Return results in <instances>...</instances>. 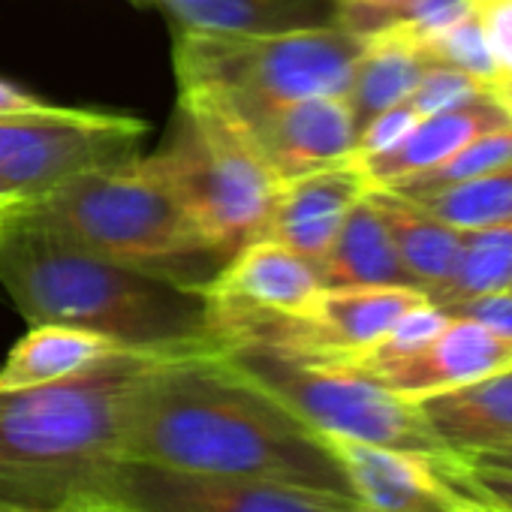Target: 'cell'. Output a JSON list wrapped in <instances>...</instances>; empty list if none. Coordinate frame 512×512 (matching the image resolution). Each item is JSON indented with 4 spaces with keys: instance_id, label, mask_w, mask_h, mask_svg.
I'll return each instance as SVG.
<instances>
[{
    "instance_id": "cell-1",
    "label": "cell",
    "mask_w": 512,
    "mask_h": 512,
    "mask_svg": "<svg viewBox=\"0 0 512 512\" xmlns=\"http://www.w3.org/2000/svg\"><path fill=\"white\" fill-rule=\"evenodd\" d=\"M124 458L353 497L329 437L232 368L223 353L160 359L148 368L133 398Z\"/></svg>"
},
{
    "instance_id": "cell-2",
    "label": "cell",
    "mask_w": 512,
    "mask_h": 512,
    "mask_svg": "<svg viewBox=\"0 0 512 512\" xmlns=\"http://www.w3.org/2000/svg\"><path fill=\"white\" fill-rule=\"evenodd\" d=\"M0 284L31 326L85 329L154 359L223 353L205 290L97 256L19 205L0 229Z\"/></svg>"
},
{
    "instance_id": "cell-3",
    "label": "cell",
    "mask_w": 512,
    "mask_h": 512,
    "mask_svg": "<svg viewBox=\"0 0 512 512\" xmlns=\"http://www.w3.org/2000/svg\"><path fill=\"white\" fill-rule=\"evenodd\" d=\"M160 362L115 353L73 377L0 392V512H49L97 494L124 440L136 389Z\"/></svg>"
},
{
    "instance_id": "cell-4",
    "label": "cell",
    "mask_w": 512,
    "mask_h": 512,
    "mask_svg": "<svg viewBox=\"0 0 512 512\" xmlns=\"http://www.w3.org/2000/svg\"><path fill=\"white\" fill-rule=\"evenodd\" d=\"M19 208L97 256L187 287L205 290L229 263L151 157L79 175Z\"/></svg>"
},
{
    "instance_id": "cell-5",
    "label": "cell",
    "mask_w": 512,
    "mask_h": 512,
    "mask_svg": "<svg viewBox=\"0 0 512 512\" xmlns=\"http://www.w3.org/2000/svg\"><path fill=\"white\" fill-rule=\"evenodd\" d=\"M368 37L335 28L290 34H175L178 91L223 109L272 106L311 97H347Z\"/></svg>"
},
{
    "instance_id": "cell-6",
    "label": "cell",
    "mask_w": 512,
    "mask_h": 512,
    "mask_svg": "<svg viewBox=\"0 0 512 512\" xmlns=\"http://www.w3.org/2000/svg\"><path fill=\"white\" fill-rule=\"evenodd\" d=\"M151 160L199 232L229 260L266 235L284 181L214 103L181 91L169 136Z\"/></svg>"
},
{
    "instance_id": "cell-7",
    "label": "cell",
    "mask_w": 512,
    "mask_h": 512,
    "mask_svg": "<svg viewBox=\"0 0 512 512\" xmlns=\"http://www.w3.org/2000/svg\"><path fill=\"white\" fill-rule=\"evenodd\" d=\"M223 359L323 437L404 452H449L416 401L395 395L353 365L305 359L266 344H232Z\"/></svg>"
},
{
    "instance_id": "cell-8",
    "label": "cell",
    "mask_w": 512,
    "mask_h": 512,
    "mask_svg": "<svg viewBox=\"0 0 512 512\" xmlns=\"http://www.w3.org/2000/svg\"><path fill=\"white\" fill-rule=\"evenodd\" d=\"M145 133L142 118L67 106L0 118V199L31 205L79 175L124 166Z\"/></svg>"
},
{
    "instance_id": "cell-9",
    "label": "cell",
    "mask_w": 512,
    "mask_h": 512,
    "mask_svg": "<svg viewBox=\"0 0 512 512\" xmlns=\"http://www.w3.org/2000/svg\"><path fill=\"white\" fill-rule=\"evenodd\" d=\"M94 497L133 512H362L350 494L229 473H190L151 461L118 458Z\"/></svg>"
},
{
    "instance_id": "cell-10",
    "label": "cell",
    "mask_w": 512,
    "mask_h": 512,
    "mask_svg": "<svg viewBox=\"0 0 512 512\" xmlns=\"http://www.w3.org/2000/svg\"><path fill=\"white\" fill-rule=\"evenodd\" d=\"M362 512H491L470 461L329 437Z\"/></svg>"
},
{
    "instance_id": "cell-11",
    "label": "cell",
    "mask_w": 512,
    "mask_h": 512,
    "mask_svg": "<svg viewBox=\"0 0 512 512\" xmlns=\"http://www.w3.org/2000/svg\"><path fill=\"white\" fill-rule=\"evenodd\" d=\"M223 112L281 181L320 169H335L353 163L356 157L359 133L344 97H311Z\"/></svg>"
},
{
    "instance_id": "cell-12",
    "label": "cell",
    "mask_w": 512,
    "mask_h": 512,
    "mask_svg": "<svg viewBox=\"0 0 512 512\" xmlns=\"http://www.w3.org/2000/svg\"><path fill=\"white\" fill-rule=\"evenodd\" d=\"M323 290L317 266L272 238L244 244L205 287L217 329L238 317H305Z\"/></svg>"
},
{
    "instance_id": "cell-13",
    "label": "cell",
    "mask_w": 512,
    "mask_h": 512,
    "mask_svg": "<svg viewBox=\"0 0 512 512\" xmlns=\"http://www.w3.org/2000/svg\"><path fill=\"white\" fill-rule=\"evenodd\" d=\"M503 368H512V338H503L473 320L449 317V323L416 353L362 365L359 371L371 374L377 383L407 401H422Z\"/></svg>"
},
{
    "instance_id": "cell-14",
    "label": "cell",
    "mask_w": 512,
    "mask_h": 512,
    "mask_svg": "<svg viewBox=\"0 0 512 512\" xmlns=\"http://www.w3.org/2000/svg\"><path fill=\"white\" fill-rule=\"evenodd\" d=\"M365 193H368V181L362 178L356 163L290 178L281 184L263 238H272L296 250L314 266H320L344 217Z\"/></svg>"
},
{
    "instance_id": "cell-15",
    "label": "cell",
    "mask_w": 512,
    "mask_h": 512,
    "mask_svg": "<svg viewBox=\"0 0 512 512\" xmlns=\"http://www.w3.org/2000/svg\"><path fill=\"white\" fill-rule=\"evenodd\" d=\"M416 404L437 440L458 458L512 446V368Z\"/></svg>"
},
{
    "instance_id": "cell-16",
    "label": "cell",
    "mask_w": 512,
    "mask_h": 512,
    "mask_svg": "<svg viewBox=\"0 0 512 512\" xmlns=\"http://www.w3.org/2000/svg\"><path fill=\"white\" fill-rule=\"evenodd\" d=\"M512 115L497 97H485L479 103L449 109L440 115L422 118L395 148L353 160L368 181V187H392L401 178H410L416 172H425L446 157H452L467 142L479 139L482 133H491L503 124H509Z\"/></svg>"
},
{
    "instance_id": "cell-17",
    "label": "cell",
    "mask_w": 512,
    "mask_h": 512,
    "mask_svg": "<svg viewBox=\"0 0 512 512\" xmlns=\"http://www.w3.org/2000/svg\"><path fill=\"white\" fill-rule=\"evenodd\" d=\"M178 31L263 37L338 25V0H151Z\"/></svg>"
},
{
    "instance_id": "cell-18",
    "label": "cell",
    "mask_w": 512,
    "mask_h": 512,
    "mask_svg": "<svg viewBox=\"0 0 512 512\" xmlns=\"http://www.w3.org/2000/svg\"><path fill=\"white\" fill-rule=\"evenodd\" d=\"M323 287H416L398 247L368 199V193L344 217L329 253L317 266Z\"/></svg>"
},
{
    "instance_id": "cell-19",
    "label": "cell",
    "mask_w": 512,
    "mask_h": 512,
    "mask_svg": "<svg viewBox=\"0 0 512 512\" xmlns=\"http://www.w3.org/2000/svg\"><path fill=\"white\" fill-rule=\"evenodd\" d=\"M368 199L380 211L398 256L425 296L437 293L455 272L461 256V229L443 223L419 202L386 187H368Z\"/></svg>"
},
{
    "instance_id": "cell-20",
    "label": "cell",
    "mask_w": 512,
    "mask_h": 512,
    "mask_svg": "<svg viewBox=\"0 0 512 512\" xmlns=\"http://www.w3.org/2000/svg\"><path fill=\"white\" fill-rule=\"evenodd\" d=\"M434 58L428 49L401 28L380 31L368 37L365 55L353 73V85L347 91V106L353 112L356 133L380 112L404 103L419 85L422 73Z\"/></svg>"
},
{
    "instance_id": "cell-21",
    "label": "cell",
    "mask_w": 512,
    "mask_h": 512,
    "mask_svg": "<svg viewBox=\"0 0 512 512\" xmlns=\"http://www.w3.org/2000/svg\"><path fill=\"white\" fill-rule=\"evenodd\" d=\"M121 350L115 341L58 323H37L22 341L10 350L0 365V392H16L31 386H46L64 377H73Z\"/></svg>"
},
{
    "instance_id": "cell-22",
    "label": "cell",
    "mask_w": 512,
    "mask_h": 512,
    "mask_svg": "<svg viewBox=\"0 0 512 512\" xmlns=\"http://www.w3.org/2000/svg\"><path fill=\"white\" fill-rule=\"evenodd\" d=\"M512 287V223L461 229V256L452 278L428 296L434 305Z\"/></svg>"
},
{
    "instance_id": "cell-23",
    "label": "cell",
    "mask_w": 512,
    "mask_h": 512,
    "mask_svg": "<svg viewBox=\"0 0 512 512\" xmlns=\"http://www.w3.org/2000/svg\"><path fill=\"white\" fill-rule=\"evenodd\" d=\"M455 229L512 223V160L464 184L413 199Z\"/></svg>"
},
{
    "instance_id": "cell-24",
    "label": "cell",
    "mask_w": 512,
    "mask_h": 512,
    "mask_svg": "<svg viewBox=\"0 0 512 512\" xmlns=\"http://www.w3.org/2000/svg\"><path fill=\"white\" fill-rule=\"evenodd\" d=\"M509 160H512V121L491 130V133H482L479 139L467 142L464 148H458L443 163H437V166H431L425 172H416L410 178H401L386 190H392L398 196H407V199H419V196L464 184V181H470L476 175H485V172H491V169H497V166H503Z\"/></svg>"
},
{
    "instance_id": "cell-25",
    "label": "cell",
    "mask_w": 512,
    "mask_h": 512,
    "mask_svg": "<svg viewBox=\"0 0 512 512\" xmlns=\"http://www.w3.org/2000/svg\"><path fill=\"white\" fill-rule=\"evenodd\" d=\"M422 46L428 49V55L434 61L458 67L467 76H473V79L485 82L488 88H494L497 76H494V64H491L488 46H485V37H482V25H479V16H476V7L470 13H464L461 19H455L449 28H443L434 37H428Z\"/></svg>"
},
{
    "instance_id": "cell-26",
    "label": "cell",
    "mask_w": 512,
    "mask_h": 512,
    "mask_svg": "<svg viewBox=\"0 0 512 512\" xmlns=\"http://www.w3.org/2000/svg\"><path fill=\"white\" fill-rule=\"evenodd\" d=\"M485 97H497L494 88H488L485 82L467 76L458 67H449L443 61H431L428 70L422 73L419 85L407 97V103L422 118H428V115H440V112H449V109H461V106L479 103Z\"/></svg>"
},
{
    "instance_id": "cell-27",
    "label": "cell",
    "mask_w": 512,
    "mask_h": 512,
    "mask_svg": "<svg viewBox=\"0 0 512 512\" xmlns=\"http://www.w3.org/2000/svg\"><path fill=\"white\" fill-rule=\"evenodd\" d=\"M494 64V94L512 91V0H473Z\"/></svg>"
},
{
    "instance_id": "cell-28",
    "label": "cell",
    "mask_w": 512,
    "mask_h": 512,
    "mask_svg": "<svg viewBox=\"0 0 512 512\" xmlns=\"http://www.w3.org/2000/svg\"><path fill=\"white\" fill-rule=\"evenodd\" d=\"M422 121V115L404 100L380 115H374L362 130H359V139H356V157L353 160H362V157H374V154H383L389 148H395L416 124Z\"/></svg>"
},
{
    "instance_id": "cell-29",
    "label": "cell",
    "mask_w": 512,
    "mask_h": 512,
    "mask_svg": "<svg viewBox=\"0 0 512 512\" xmlns=\"http://www.w3.org/2000/svg\"><path fill=\"white\" fill-rule=\"evenodd\" d=\"M410 0H338V25L362 37H374L401 22Z\"/></svg>"
},
{
    "instance_id": "cell-30",
    "label": "cell",
    "mask_w": 512,
    "mask_h": 512,
    "mask_svg": "<svg viewBox=\"0 0 512 512\" xmlns=\"http://www.w3.org/2000/svg\"><path fill=\"white\" fill-rule=\"evenodd\" d=\"M449 317H464L473 320L503 338H512V290H497V293H482L470 299H458L449 305H437Z\"/></svg>"
},
{
    "instance_id": "cell-31",
    "label": "cell",
    "mask_w": 512,
    "mask_h": 512,
    "mask_svg": "<svg viewBox=\"0 0 512 512\" xmlns=\"http://www.w3.org/2000/svg\"><path fill=\"white\" fill-rule=\"evenodd\" d=\"M470 476L497 512H512V473L470 464Z\"/></svg>"
},
{
    "instance_id": "cell-32",
    "label": "cell",
    "mask_w": 512,
    "mask_h": 512,
    "mask_svg": "<svg viewBox=\"0 0 512 512\" xmlns=\"http://www.w3.org/2000/svg\"><path fill=\"white\" fill-rule=\"evenodd\" d=\"M52 103H46L37 94H28L22 88H16L13 82L0 79V118H13V115H31V112H43Z\"/></svg>"
},
{
    "instance_id": "cell-33",
    "label": "cell",
    "mask_w": 512,
    "mask_h": 512,
    "mask_svg": "<svg viewBox=\"0 0 512 512\" xmlns=\"http://www.w3.org/2000/svg\"><path fill=\"white\" fill-rule=\"evenodd\" d=\"M49 512H133L121 503H112L106 497H88V500H76V503H67V506H58V509H49Z\"/></svg>"
},
{
    "instance_id": "cell-34",
    "label": "cell",
    "mask_w": 512,
    "mask_h": 512,
    "mask_svg": "<svg viewBox=\"0 0 512 512\" xmlns=\"http://www.w3.org/2000/svg\"><path fill=\"white\" fill-rule=\"evenodd\" d=\"M476 467H491V470H506L512 473V446L509 449H491V452H479L473 458H467Z\"/></svg>"
},
{
    "instance_id": "cell-35",
    "label": "cell",
    "mask_w": 512,
    "mask_h": 512,
    "mask_svg": "<svg viewBox=\"0 0 512 512\" xmlns=\"http://www.w3.org/2000/svg\"><path fill=\"white\" fill-rule=\"evenodd\" d=\"M13 202H7V199H0V229H4V223H7V217L13 214Z\"/></svg>"
},
{
    "instance_id": "cell-36",
    "label": "cell",
    "mask_w": 512,
    "mask_h": 512,
    "mask_svg": "<svg viewBox=\"0 0 512 512\" xmlns=\"http://www.w3.org/2000/svg\"><path fill=\"white\" fill-rule=\"evenodd\" d=\"M497 100L509 109V115H512V91H503V94H497Z\"/></svg>"
},
{
    "instance_id": "cell-37",
    "label": "cell",
    "mask_w": 512,
    "mask_h": 512,
    "mask_svg": "<svg viewBox=\"0 0 512 512\" xmlns=\"http://www.w3.org/2000/svg\"><path fill=\"white\" fill-rule=\"evenodd\" d=\"M491 512H497V509H491Z\"/></svg>"
},
{
    "instance_id": "cell-38",
    "label": "cell",
    "mask_w": 512,
    "mask_h": 512,
    "mask_svg": "<svg viewBox=\"0 0 512 512\" xmlns=\"http://www.w3.org/2000/svg\"><path fill=\"white\" fill-rule=\"evenodd\" d=\"M509 290H512V287H509Z\"/></svg>"
}]
</instances>
